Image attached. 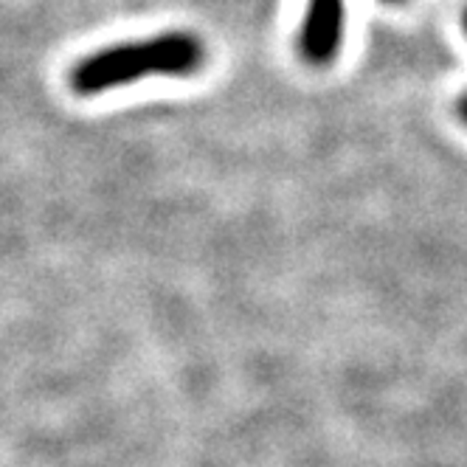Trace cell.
Instances as JSON below:
<instances>
[{
	"instance_id": "6da1fadb",
	"label": "cell",
	"mask_w": 467,
	"mask_h": 467,
	"mask_svg": "<svg viewBox=\"0 0 467 467\" xmlns=\"http://www.w3.org/2000/svg\"><path fill=\"white\" fill-rule=\"evenodd\" d=\"M206 59L203 43L189 31H170L150 40L121 43L85 57L71 71V85L82 96L124 88L147 77H189Z\"/></svg>"
},
{
	"instance_id": "7a4b0ae2",
	"label": "cell",
	"mask_w": 467,
	"mask_h": 467,
	"mask_svg": "<svg viewBox=\"0 0 467 467\" xmlns=\"http://www.w3.org/2000/svg\"><path fill=\"white\" fill-rule=\"evenodd\" d=\"M344 40V0H307L302 26V51L313 65H324L338 54Z\"/></svg>"
},
{
	"instance_id": "3957f363",
	"label": "cell",
	"mask_w": 467,
	"mask_h": 467,
	"mask_svg": "<svg viewBox=\"0 0 467 467\" xmlns=\"http://www.w3.org/2000/svg\"><path fill=\"white\" fill-rule=\"evenodd\" d=\"M459 113H462V119L467 121V96L462 99V105H459Z\"/></svg>"
},
{
	"instance_id": "277c9868",
	"label": "cell",
	"mask_w": 467,
	"mask_h": 467,
	"mask_svg": "<svg viewBox=\"0 0 467 467\" xmlns=\"http://www.w3.org/2000/svg\"><path fill=\"white\" fill-rule=\"evenodd\" d=\"M464 31H467V17H464Z\"/></svg>"
},
{
	"instance_id": "5b68a950",
	"label": "cell",
	"mask_w": 467,
	"mask_h": 467,
	"mask_svg": "<svg viewBox=\"0 0 467 467\" xmlns=\"http://www.w3.org/2000/svg\"><path fill=\"white\" fill-rule=\"evenodd\" d=\"M391 4H397V0H391Z\"/></svg>"
}]
</instances>
